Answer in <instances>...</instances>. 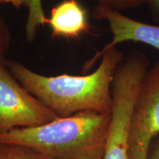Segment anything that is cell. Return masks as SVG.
Masks as SVG:
<instances>
[{
    "mask_svg": "<svg viewBox=\"0 0 159 159\" xmlns=\"http://www.w3.org/2000/svg\"><path fill=\"white\" fill-rule=\"evenodd\" d=\"M111 114L82 111L33 128L0 134V142L28 147L53 159H102Z\"/></svg>",
    "mask_w": 159,
    "mask_h": 159,
    "instance_id": "7a4b0ae2",
    "label": "cell"
},
{
    "mask_svg": "<svg viewBox=\"0 0 159 159\" xmlns=\"http://www.w3.org/2000/svg\"><path fill=\"white\" fill-rule=\"evenodd\" d=\"M0 2L11 4L16 8H19L22 5H26V0H0Z\"/></svg>",
    "mask_w": 159,
    "mask_h": 159,
    "instance_id": "5bb4252c",
    "label": "cell"
},
{
    "mask_svg": "<svg viewBox=\"0 0 159 159\" xmlns=\"http://www.w3.org/2000/svg\"><path fill=\"white\" fill-rule=\"evenodd\" d=\"M47 24L55 37L77 39L89 31L87 11L77 0H63L51 11Z\"/></svg>",
    "mask_w": 159,
    "mask_h": 159,
    "instance_id": "52a82bcc",
    "label": "cell"
},
{
    "mask_svg": "<svg viewBox=\"0 0 159 159\" xmlns=\"http://www.w3.org/2000/svg\"><path fill=\"white\" fill-rule=\"evenodd\" d=\"M159 135V61L148 69L131 114L129 159H148L152 140Z\"/></svg>",
    "mask_w": 159,
    "mask_h": 159,
    "instance_id": "5b68a950",
    "label": "cell"
},
{
    "mask_svg": "<svg viewBox=\"0 0 159 159\" xmlns=\"http://www.w3.org/2000/svg\"><path fill=\"white\" fill-rule=\"evenodd\" d=\"M125 57L122 51L113 47L102 55L92 73L80 76H44L9 60L5 66L32 95L58 116L66 117L82 111L111 114L113 80Z\"/></svg>",
    "mask_w": 159,
    "mask_h": 159,
    "instance_id": "6da1fadb",
    "label": "cell"
},
{
    "mask_svg": "<svg viewBox=\"0 0 159 159\" xmlns=\"http://www.w3.org/2000/svg\"><path fill=\"white\" fill-rule=\"evenodd\" d=\"M149 68L148 57L139 50L131 51L117 68L112 83V110L102 159H129L131 114Z\"/></svg>",
    "mask_w": 159,
    "mask_h": 159,
    "instance_id": "3957f363",
    "label": "cell"
},
{
    "mask_svg": "<svg viewBox=\"0 0 159 159\" xmlns=\"http://www.w3.org/2000/svg\"><path fill=\"white\" fill-rule=\"evenodd\" d=\"M59 117L24 88L7 67H0V134L40 126Z\"/></svg>",
    "mask_w": 159,
    "mask_h": 159,
    "instance_id": "277c9868",
    "label": "cell"
},
{
    "mask_svg": "<svg viewBox=\"0 0 159 159\" xmlns=\"http://www.w3.org/2000/svg\"><path fill=\"white\" fill-rule=\"evenodd\" d=\"M97 5L110 8L117 11L136 9L145 5H148L150 0H94Z\"/></svg>",
    "mask_w": 159,
    "mask_h": 159,
    "instance_id": "30bf717a",
    "label": "cell"
},
{
    "mask_svg": "<svg viewBox=\"0 0 159 159\" xmlns=\"http://www.w3.org/2000/svg\"><path fill=\"white\" fill-rule=\"evenodd\" d=\"M148 5L151 19L159 23V0H150Z\"/></svg>",
    "mask_w": 159,
    "mask_h": 159,
    "instance_id": "7c38bea8",
    "label": "cell"
},
{
    "mask_svg": "<svg viewBox=\"0 0 159 159\" xmlns=\"http://www.w3.org/2000/svg\"><path fill=\"white\" fill-rule=\"evenodd\" d=\"M11 44V33L5 21L0 16V67L6 66V59Z\"/></svg>",
    "mask_w": 159,
    "mask_h": 159,
    "instance_id": "8fae6325",
    "label": "cell"
},
{
    "mask_svg": "<svg viewBox=\"0 0 159 159\" xmlns=\"http://www.w3.org/2000/svg\"><path fill=\"white\" fill-rule=\"evenodd\" d=\"M0 159H53L37 151L16 144L0 142Z\"/></svg>",
    "mask_w": 159,
    "mask_h": 159,
    "instance_id": "9c48e42d",
    "label": "cell"
},
{
    "mask_svg": "<svg viewBox=\"0 0 159 159\" xmlns=\"http://www.w3.org/2000/svg\"><path fill=\"white\" fill-rule=\"evenodd\" d=\"M148 159H159V135L151 143Z\"/></svg>",
    "mask_w": 159,
    "mask_h": 159,
    "instance_id": "4fadbf2b",
    "label": "cell"
},
{
    "mask_svg": "<svg viewBox=\"0 0 159 159\" xmlns=\"http://www.w3.org/2000/svg\"><path fill=\"white\" fill-rule=\"evenodd\" d=\"M93 16L96 19L104 20L108 24L113 37L110 42L85 63L83 66L84 73L87 72L107 51L119 43L128 41L142 43L159 51V25L138 21L123 15L121 12L99 5L94 7Z\"/></svg>",
    "mask_w": 159,
    "mask_h": 159,
    "instance_id": "8992f818",
    "label": "cell"
},
{
    "mask_svg": "<svg viewBox=\"0 0 159 159\" xmlns=\"http://www.w3.org/2000/svg\"><path fill=\"white\" fill-rule=\"evenodd\" d=\"M26 6L28 7L25 25L26 39L31 42L35 39L38 27L47 24L48 18L44 14L41 0H26Z\"/></svg>",
    "mask_w": 159,
    "mask_h": 159,
    "instance_id": "ba28073f",
    "label": "cell"
}]
</instances>
